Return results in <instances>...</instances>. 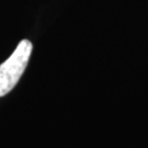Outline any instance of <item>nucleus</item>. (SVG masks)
Returning <instances> with one entry per match:
<instances>
[{
  "label": "nucleus",
  "mask_w": 148,
  "mask_h": 148,
  "mask_svg": "<svg viewBox=\"0 0 148 148\" xmlns=\"http://www.w3.org/2000/svg\"><path fill=\"white\" fill-rule=\"evenodd\" d=\"M32 48L29 40H22L12 55L0 65V97L8 95L16 87L27 68Z\"/></svg>",
  "instance_id": "nucleus-1"
}]
</instances>
